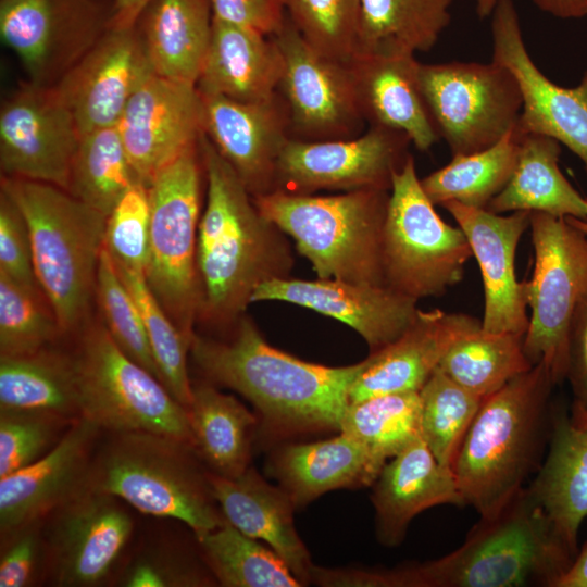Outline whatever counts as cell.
Returning a JSON list of instances; mask_svg holds the SVG:
<instances>
[{"label": "cell", "mask_w": 587, "mask_h": 587, "mask_svg": "<svg viewBox=\"0 0 587 587\" xmlns=\"http://www.w3.org/2000/svg\"><path fill=\"white\" fill-rule=\"evenodd\" d=\"M189 353L208 382L245 397L262 429L280 437L339 432L350 388L366 364V359L337 367L300 360L271 346L245 314L230 337L195 333Z\"/></svg>", "instance_id": "1"}, {"label": "cell", "mask_w": 587, "mask_h": 587, "mask_svg": "<svg viewBox=\"0 0 587 587\" xmlns=\"http://www.w3.org/2000/svg\"><path fill=\"white\" fill-rule=\"evenodd\" d=\"M199 147L207 195L197 237L198 320L233 326L261 284L290 276L294 257L287 235L260 212L204 134Z\"/></svg>", "instance_id": "2"}, {"label": "cell", "mask_w": 587, "mask_h": 587, "mask_svg": "<svg viewBox=\"0 0 587 587\" xmlns=\"http://www.w3.org/2000/svg\"><path fill=\"white\" fill-rule=\"evenodd\" d=\"M576 553L523 487L439 559L395 569L398 587H555Z\"/></svg>", "instance_id": "3"}, {"label": "cell", "mask_w": 587, "mask_h": 587, "mask_svg": "<svg viewBox=\"0 0 587 587\" xmlns=\"http://www.w3.org/2000/svg\"><path fill=\"white\" fill-rule=\"evenodd\" d=\"M553 386L539 362L483 400L452 466L464 503L482 519L497 515L537 465Z\"/></svg>", "instance_id": "4"}, {"label": "cell", "mask_w": 587, "mask_h": 587, "mask_svg": "<svg viewBox=\"0 0 587 587\" xmlns=\"http://www.w3.org/2000/svg\"><path fill=\"white\" fill-rule=\"evenodd\" d=\"M104 433L92 458L89 488L142 514L183 522L195 536L226 521L212 494L210 471L190 442L143 430Z\"/></svg>", "instance_id": "5"}, {"label": "cell", "mask_w": 587, "mask_h": 587, "mask_svg": "<svg viewBox=\"0 0 587 587\" xmlns=\"http://www.w3.org/2000/svg\"><path fill=\"white\" fill-rule=\"evenodd\" d=\"M1 191L26 221L36 279L63 335L78 333L96 292L107 216L47 183L2 176Z\"/></svg>", "instance_id": "6"}, {"label": "cell", "mask_w": 587, "mask_h": 587, "mask_svg": "<svg viewBox=\"0 0 587 587\" xmlns=\"http://www.w3.org/2000/svg\"><path fill=\"white\" fill-rule=\"evenodd\" d=\"M253 200L266 218L295 240L317 278L386 286L383 238L389 190L330 196L274 190Z\"/></svg>", "instance_id": "7"}, {"label": "cell", "mask_w": 587, "mask_h": 587, "mask_svg": "<svg viewBox=\"0 0 587 587\" xmlns=\"http://www.w3.org/2000/svg\"><path fill=\"white\" fill-rule=\"evenodd\" d=\"M76 334L68 353L80 417L103 432H152L192 445L187 409L116 345L102 321Z\"/></svg>", "instance_id": "8"}, {"label": "cell", "mask_w": 587, "mask_h": 587, "mask_svg": "<svg viewBox=\"0 0 587 587\" xmlns=\"http://www.w3.org/2000/svg\"><path fill=\"white\" fill-rule=\"evenodd\" d=\"M202 173L198 143L158 171L147 185L150 246L145 277L190 341L200 303L196 255Z\"/></svg>", "instance_id": "9"}, {"label": "cell", "mask_w": 587, "mask_h": 587, "mask_svg": "<svg viewBox=\"0 0 587 587\" xmlns=\"http://www.w3.org/2000/svg\"><path fill=\"white\" fill-rule=\"evenodd\" d=\"M424 192L410 154L392 176L383 238L385 283L415 300L445 295L473 253L463 230L446 223Z\"/></svg>", "instance_id": "10"}, {"label": "cell", "mask_w": 587, "mask_h": 587, "mask_svg": "<svg viewBox=\"0 0 587 587\" xmlns=\"http://www.w3.org/2000/svg\"><path fill=\"white\" fill-rule=\"evenodd\" d=\"M529 218L534 270L525 280L530 314L524 351L558 385L566 378L571 319L587 294V235L565 217L530 212Z\"/></svg>", "instance_id": "11"}, {"label": "cell", "mask_w": 587, "mask_h": 587, "mask_svg": "<svg viewBox=\"0 0 587 587\" xmlns=\"http://www.w3.org/2000/svg\"><path fill=\"white\" fill-rule=\"evenodd\" d=\"M423 97L452 155L487 149L516 126L523 98L515 76L489 63H420Z\"/></svg>", "instance_id": "12"}, {"label": "cell", "mask_w": 587, "mask_h": 587, "mask_svg": "<svg viewBox=\"0 0 587 587\" xmlns=\"http://www.w3.org/2000/svg\"><path fill=\"white\" fill-rule=\"evenodd\" d=\"M273 38L283 55L278 92L287 105L291 138L319 141L362 134L366 122L350 62L319 52L288 15Z\"/></svg>", "instance_id": "13"}, {"label": "cell", "mask_w": 587, "mask_h": 587, "mask_svg": "<svg viewBox=\"0 0 587 587\" xmlns=\"http://www.w3.org/2000/svg\"><path fill=\"white\" fill-rule=\"evenodd\" d=\"M133 530V517L121 499L86 487L45 519L46 578L62 587L101 585Z\"/></svg>", "instance_id": "14"}, {"label": "cell", "mask_w": 587, "mask_h": 587, "mask_svg": "<svg viewBox=\"0 0 587 587\" xmlns=\"http://www.w3.org/2000/svg\"><path fill=\"white\" fill-rule=\"evenodd\" d=\"M410 138L384 126L355 137L305 141L290 138L278 159L275 189L312 195L319 190H390L392 176L410 154Z\"/></svg>", "instance_id": "15"}, {"label": "cell", "mask_w": 587, "mask_h": 587, "mask_svg": "<svg viewBox=\"0 0 587 587\" xmlns=\"http://www.w3.org/2000/svg\"><path fill=\"white\" fill-rule=\"evenodd\" d=\"M82 134L53 86L29 84L0 111L2 176L68 188Z\"/></svg>", "instance_id": "16"}, {"label": "cell", "mask_w": 587, "mask_h": 587, "mask_svg": "<svg viewBox=\"0 0 587 587\" xmlns=\"http://www.w3.org/2000/svg\"><path fill=\"white\" fill-rule=\"evenodd\" d=\"M490 16L491 60L515 76L523 98L516 133L554 138L579 158L587 174V70L577 86L557 85L530 58L513 0H498Z\"/></svg>", "instance_id": "17"}, {"label": "cell", "mask_w": 587, "mask_h": 587, "mask_svg": "<svg viewBox=\"0 0 587 587\" xmlns=\"http://www.w3.org/2000/svg\"><path fill=\"white\" fill-rule=\"evenodd\" d=\"M152 73L136 25L109 26L53 87L83 135L117 125L129 99Z\"/></svg>", "instance_id": "18"}, {"label": "cell", "mask_w": 587, "mask_h": 587, "mask_svg": "<svg viewBox=\"0 0 587 587\" xmlns=\"http://www.w3.org/2000/svg\"><path fill=\"white\" fill-rule=\"evenodd\" d=\"M92 0H0V36L30 83L48 86L100 37Z\"/></svg>", "instance_id": "19"}, {"label": "cell", "mask_w": 587, "mask_h": 587, "mask_svg": "<svg viewBox=\"0 0 587 587\" xmlns=\"http://www.w3.org/2000/svg\"><path fill=\"white\" fill-rule=\"evenodd\" d=\"M117 128L138 178L148 185L158 171L199 143L201 95L197 86L152 73L129 99Z\"/></svg>", "instance_id": "20"}, {"label": "cell", "mask_w": 587, "mask_h": 587, "mask_svg": "<svg viewBox=\"0 0 587 587\" xmlns=\"http://www.w3.org/2000/svg\"><path fill=\"white\" fill-rule=\"evenodd\" d=\"M283 301L333 317L354 329L370 353L398 339L415 320L417 300L385 285L288 277L261 284L251 302Z\"/></svg>", "instance_id": "21"}, {"label": "cell", "mask_w": 587, "mask_h": 587, "mask_svg": "<svg viewBox=\"0 0 587 587\" xmlns=\"http://www.w3.org/2000/svg\"><path fill=\"white\" fill-rule=\"evenodd\" d=\"M441 207L463 230L479 266L484 287L483 329L525 335L529 324L526 285L516 278L515 253L529 228L530 212L505 215L454 201Z\"/></svg>", "instance_id": "22"}, {"label": "cell", "mask_w": 587, "mask_h": 587, "mask_svg": "<svg viewBox=\"0 0 587 587\" xmlns=\"http://www.w3.org/2000/svg\"><path fill=\"white\" fill-rule=\"evenodd\" d=\"M200 95L203 134L253 198L274 191L278 159L291 138L289 113L280 93L260 102Z\"/></svg>", "instance_id": "23"}, {"label": "cell", "mask_w": 587, "mask_h": 587, "mask_svg": "<svg viewBox=\"0 0 587 587\" xmlns=\"http://www.w3.org/2000/svg\"><path fill=\"white\" fill-rule=\"evenodd\" d=\"M103 430L79 417L36 462L0 478V535L46 519L86 487Z\"/></svg>", "instance_id": "24"}, {"label": "cell", "mask_w": 587, "mask_h": 587, "mask_svg": "<svg viewBox=\"0 0 587 587\" xmlns=\"http://www.w3.org/2000/svg\"><path fill=\"white\" fill-rule=\"evenodd\" d=\"M482 320L440 309L423 311L394 342L371 352L349 392V403L372 397L420 391L449 347Z\"/></svg>", "instance_id": "25"}, {"label": "cell", "mask_w": 587, "mask_h": 587, "mask_svg": "<svg viewBox=\"0 0 587 587\" xmlns=\"http://www.w3.org/2000/svg\"><path fill=\"white\" fill-rule=\"evenodd\" d=\"M372 486L377 538L387 547L403 540L421 512L465 504L453 472L437 461L421 435L386 462Z\"/></svg>", "instance_id": "26"}, {"label": "cell", "mask_w": 587, "mask_h": 587, "mask_svg": "<svg viewBox=\"0 0 587 587\" xmlns=\"http://www.w3.org/2000/svg\"><path fill=\"white\" fill-rule=\"evenodd\" d=\"M209 480L226 522L247 536L267 544L303 586L310 583L313 563L295 527L297 508L289 495L252 466L233 478L210 471Z\"/></svg>", "instance_id": "27"}, {"label": "cell", "mask_w": 587, "mask_h": 587, "mask_svg": "<svg viewBox=\"0 0 587 587\" xmlns=\"http://www.w3.org/2000/svg\"><path fill=\"white\" fill-rule=\"evenodd\" d=\"M414 55H355L350 65L365 122L402 132L415 148L427 151L440 136L421 90Z\"/></svg>", "instance_id": "28"}, {"label": "cell", "mask_w": 587, "mask_h": 587, "mask_svg": "<svg viewBox=\"0 0 587 587\" xmlns=\"http://www.w3.org/2000/svg\"><path fill=\"white\" fill-rule=\"evenodd\" d=\"M283 55L273 38L213 18L212 36L197 84L199 92L240 102L274 97L283 75Z\"/></svg>", "instance_id": "29"}, {"label": "cell", "mask_w": 587, "mask_h": 587, "mask_svg": "<svg viewBox=\"0 0 587 587\" xmlns=\"http://www.w3.org/2000/svg\"><path fill=\"white\" fill-rule=\"evenodd\" d=\"M268 469L297 509L335 489L372 486L382 471L360 442L341 432L280 447Z\"/></svg>", "instance_id": "30"}, {"label": "cell", "mask_w": 587, "mask_h": 587, "mask_svg": "<svg viewBox=\"0 0 587 587\" xmlns=\"http://www.w3.org/2000/svg\"><path fill=\"white\" fill-rule=\"evenodd\" d=\"M153 73L197 86L211 42V0H152L137 23Z\"/></svg>", "instance_id": "31"}, {"label": "cell", "mask_w": 587, "mask_h": 587, "mask_svg": "<svg viewBox=\"0 0 587 587\" xmlns=\"http://www.w3.org/2000/svg\"><path fill=\"white\" fill-rule=\"evenodd\" d=\"M549 450L528 490L557 532L577 554V534L587 517V426L565 410L551 415Z\"/></svg>", "instance_id": "32"}, {"label": "cell", "mask_w": 587, "mask_h": 587, "mask_svg": "<svg viewBox=\"0 0 587 587\" xmlns=\"http://www.w3.org/2000/svg\"><path fill=\"white\" fill-rule=\"evenodd\" d=\"M517 136L512 175L486 209L498 214L525 211L586 220L587 198L571 185L559 166L562 145L540 134Z\"/></svg>", "instance_id": "33"}, {"label": "cell", "mask_w": 587, "mask_h": 587, "mask_svg": "<svg viewBox=\"0 0 587 587\" xmlns=\"http://www.w3.org/2000/svg\"><path fill=\"white\" fill-rule=\"evenodd\" d=\"M192 446L212 473L233 478L250 465L258 416L210 382L192 384L187 407Z\"/></svg>", "instance_id": "34"}, {"label": "cell", "mask_w": 587, "mask_h": 587, "mask_svg": "<svg viewBox=\"0 0 587 587\" xmlns=\"http://www.w3.org/2000/svg\"><path fill=\"white\" fill-rule=\"evenodd\" d=\"M453 1L360 0L354 57L430 50L451 22Z\"/></svg>", "instance_id": "35"}, {"label": "cell", "mask_w": 587, "mask_h": 587, "mask_svg": "<svg viewBox=\"0 0 587 587\" xmlns=\"http://www.w3.org/2000/svg\"><path fill=\"white\" fill-rule=\"evenodd\" d=\"M0 409L79 419L70 353L49 346L29 354L0 357Z\"/></svg>", "instance_id": "36"}, {"label": "cell", "mask_w": 587, "mask_h": 587, "mask_svg": "<svg viewBox=\"0 0 587 587\" xmlns=\"http://www.w3.org/2000/svg\"><path fill=\"white\" fill-rule=\"evenodd\" d=\"M533 366L524 351V335L488 333L482 325L459 337L438 365L449 378L482 399Z\"/></svg>", "instance_id": "37"}, {"label": "cell", "mask_w": 587, "mask_h": 587, "mask_svg": "<svg viewBox=\"0 0 587 587\" xmlns=\"http://www.w3.org/2000/svg\"><path fill=\"white\" fill-rule=\"evenodd\" d=\"M517 150L519 136L514 127L487 149L452 155L447 165L421 179L422 188L435 205L454 201L486 209L509 182Z\"/></svg>", "instance_id": "38"}, {"label": "cell", "mask_w": 587, "mask_h": 587, "mask_svg": "<svg viewBox=\"0 0 587 587\" xmlns=\"http://www.w3.org/2000/svg\"><path fill=\"white\" fill-rule=\"evenodd\" d=\"M195 537L205 566L220 586H303L274 550L226 521Z\"/></svg>", "instance_id": "39"}, {"label": "cell", "mask_w": 587, "mask_h": 587, "mask_svg": "<svg viewBox=\"0 0 587 587\" xmlns=\"http://www.w3.org/2000/svg\"><path fill=\"white\" fill-rule=\"evenodd\" d=\"M137 180L117 125L82 135L70 172L71 195L108 217Z\"/></svg>", "instance_id": "40"}, {"label": "cell", "mask_w": 587, "mask_h": 587, "mask_svg": "<svg viewBox=\"0 0 587 587\" xmlns=\"http://www.w3.org/2000/svg\"><path fill=\"white\" fill-rule=\"evenodd\" d=\"M419 391L389 394L349 403L339 432L360 442L383 469L421 435Z\"/></svg>", "instance_id": "41"}, {"label": "cell", "mask_w": 587, "mask_h": 587, "mask_svg": "<svg viewBox=\"0 0 587 587\" xmlns=\"http://www.w3.org/2000/svg\"><path fill=\"white\" fill-rule=\"evenodd\" d=\"M115 267L139 308L161 382L187 409L192 398L187 367L191 341L154 296L143 273L116 264Z\"/></svg>", "instance_id": "42"}, {"label": "cell", "mask_w": 587, "mask_h": 587, "mask_svg": "<svg viewBox=\"0 0 587 587\" xmlns=\"http://www.w3.org/2000/svg\"><path fill=\"white\" fill-rule=\"evenodd\" d=\"M421 437L437 461L452 471L463 439L484 399L438 366L421 388Z\"/></svg>", "instance_id": "43"}, {"label": "cell", "mask_w": 587, "mask_h": 587, "mask_svg": "<svg viewBox=\"0 0 587 587\" xmlns=\"http://www.w3.org/2000/svg\"><path fill=\"white\" fill-rule=\"evenodd\" d=\"M62 335L41 291L0 273V357L34 353Z\"/></svg>", "instance_id": "44"}, {"label": "cell", "mask_w": 587, "mask_h": 587, "mask_svg": "<svg viewBox=\"0 0 587 587\" xmlns=\"http://www.w3.org/2000/svg\"><path fill=\"white\" fill-rule=\"evenodd\" d=\"M95 297L102 322L116 345L160 379L139 308L104 246L98 264Z\"/></svg>", "instance_id": "45"}, {"label": "cell", "mask_w": 587, "mask_h": 587, "mask_svg": "<svg viewBox=\"0 0 587 587\" xmlns=\"http://www.w3.org/2000/svg\"><path fill=\"white\" fill-rule=\"evenodd\" d=\"M286 12L319 52L350 62L355 54L360 0H285Z\"/></svg>", "instance_id": "46"}, {"label": "cell", "mask_w": 587, "mask_h": 587, "mask_svg": "<svg viewBox=\"0 0 587 587\" xmlns=\"http://www.w3.org/2000/svg\"><path fill=\"white\" fill-rule=\"evenodd\" d=\"M75 421L47 411L0 409V478L47 454Z\"/></svg>", "instance_id": "47"}, {"label": "cell", "mask_w": 587, "mask_h": 587, "mask_svg": "<svg viewBox=\"0 0 587 587\" xmlns=\"http://www.w3.org/2000/svg\"><path fill=\"white\" fill-rule=\"evenodd\" d=\"M149 246V191L145 183L137 180L107 217L104 248L116 265L145 274Z\"/></svg>", "instance_id": "48"}, {"label": "cell", "mask_w": 587, "mask_h": 587, "mask_svg": "<svg viewBox=\"0 0 587 587\" xmlns=\"http://www.w3.org/2000/svg\"><path fill=\"white\" fill-rule=\"evenodd\" d=\"M43 520L1 536L0 587H29L46 578Z\"/></svg>", "instance_id": "49"}, {"label": "cell", "mask_w": 587, "mask_h": 587, "mask_svg": "<svg viewBox=\"0 0 587 587\" xmlns=\"http://www.w3.org/2000/svg\"><path fill=\"white\" fill-rule=\"evenodd\" d=\"M0 273L25 287L40 290L26 221L18 207L3 191L0 193Z\"/></svg>", "instance_id": "50"}, {"label": "cell", "mask_w": 587, "mask_h": 587, "mask_svg": "<svg viewBox=\"0 0 587 587\" xmlns=\"http://www.w3.org/2000/svg\"><path fill=\"white\" fill-rule=\"evenodd\" d=\"M214 582L213 576L203 574L185 558L168 551L138 557L121 577V585L126 587L211 586Z\"/></svg>", "instance_id": "51"}, {"label": "cell", "mask_w": 587, "mask_h": 587, "mask_svg": "<svg viewBox=\"0 0 587 587\" xmlns=\"http://www.w3.org/2000/svg\"><path fill=\"white\" fill-rule=\"evenodd\" d=\"M213 18L273 36L287 16L285 0H211Z\"/></svg>", "instance_id": "52"}, {"label": "cell", "mask_w": 587, "mask_h": 587, "mask_svg": "<svg viewBox=\"0 0 587 587\" xmlns=\"http://www.w3.org/2000/svg\"><path fill=\"white\" fill-rule=\"evenodd\" d=\"M565 379L573 395L571 415L587 413V294L577 302L571 319Z\"/></svg>", "instance_id": "53"}, {"label": "cell", "mask_w": 587, "mask_h": 587, "mask_svg": "<svg viewBox=\"0 0 587 587\" xmlns=\"http://www.w3.org/2000/svg\"><path fill=\"white\" fill-rule=\"evenodd\" d=\"M542 12L554 17L571 20L587 16V0H532Z\"/></svg>", "instance_id": "54"}, {"label": "cell", "mask_w": 587, "mask_h": 587, "mask_svg": "<svg viewBox=\"0 0 587 587\" xmlns=\"http://www.w3.org/2000/svg\"><path fill=\"white\" fill-rule=\"evenodd\" d=\"M152 0H115L109 26L136 25L140 14Z\"/></svg>", "instance_id": "55"}, {"label": "cell", "mask_w": 587, "mask_h": 587, "mask_svg": "<svg viewBox=\"0 0 587 587\" xmlns=\"http://www.w3.org/2000/svg\"><path fill=\"white\" fill-rule=\"evenodd\" d=\"M555 587H587V544L575 557L566 573Z\"/></svg>", "instance_id": "56"}, {"label": "cell", "mask_w": 587, "mask_h": 587, "mask_svg": "<svg viewBox=\"0 0 587 587\" xmlns=\"http://www.w3.org/2000/svg\"><path fill=\"white\" fill-rule=\"evenodd\" d=\"M498 0H474L476 14L480 17L491 15Z\"/></svg>", "instance_id": "57"}, {"label": "cell", "mask_w": 587, "mask_h": 587, "mask_svg": "<svg viewBox=\"0 0 587 587\" xmlns=\"http://www.w3.org/2000/svg\"><path fill=\"white\" fill-rule=\"evenodd\" d=\"M565 218L567 220L569 223H571L573 226H575L585 235H587V218L586 220H578L574 217H565Z\"/></svg>", "instance_id": "58"}, {"label": "cell", "mask_w": 587, "mask_h": 587, "mask_svg": "<svg viewBox=\"0 0 587 587\" xmlns=\"http://www.w3.org/2000/svg\"><path fill=\"white\" fill-rule=\"evenodd\" d=\"M570 416H571V421L576 426H579V427L587 426V413L578 414V415H574V416L570 415Z\"/></svg>", "instance_id": "59"}]
</instances>
